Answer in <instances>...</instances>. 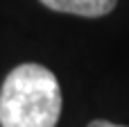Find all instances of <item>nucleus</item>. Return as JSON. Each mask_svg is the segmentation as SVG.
<instances>
[{
  "label": "nucleus",
  "instance_id": "obj_3",
  "mask_svg": "<svg viewBox=\"0 0 129 127\" xmlns=\"http://www.w3.org/2000/svg\"><path fill=\"white\" fill-rule=\"evenodd\" d=\"M86 127H127V125H116V123H109V120H93Z\"/></svg>",
  "mask_w": 129,
  "mask_h": 127
},
{
  "label": "nucleus",
  "instance_id": "obj_2",
  "mask_svg": "<svg viewBox=\"0 0 129 127\" xmlns=\"http://www.w3.org/2000/svg\"><path fill=\"white\" fill-rule=\"evenodd\" d=\"M52 11H63L84 18H100L116 9L118 0H41Z\"/></svg>",
  "mask_w": 129,
  "mask_h": 127
},
{
  "label": "nucleus",
  "instance_id": "obj_1",
  "mask_svg": "<svg viewBox=\"0 0 129 127\" xmlns=\"http://www.w3.org/2000/svg\"><path fill=\"white\" fill-rule=\"evenodd\" d=\"M61 116V89L54 73L41 64H20L0 89L2 127H54Z\"/></svg>",
  "mask_w": 129,
  "mask_h": 127
}]
</instances>
